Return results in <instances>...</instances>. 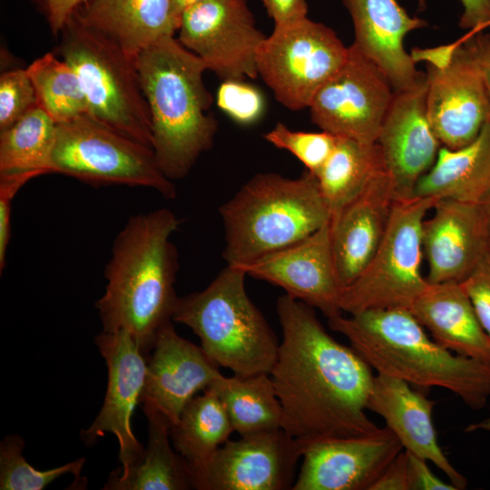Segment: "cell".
<instances>
[{"label":"cell","mask_w":490,"mask_h":490,"mask_svg":"<svg viewBox=\"0 0 490 490\" xmlns=\"http://www.w3.org/2000/svg\"><path fill=\"white\" fill-rule=\"evenodd\" d=\"M370 490H408L405 449L389 463Z\"/></svg>","instance_id":"b9f144b4"},{"label":"cell","mask_w":490,"mask_h":490,"mask_svg":"<svg viewBox=\"0 0 490 490\" xmlns=\"http://www.w3.org/2000/svg\"><path fill=\"white\" fill-rule=\"evenodd\" d=\"M34 84L37 106L56 123L88 114V101L81 80L64 60L48 53L26 68Z\"/></svg>","instance_id":"1f68e13d"},{"label":"cell","mask_w":490,"mask_h":490,"mask_svg":"<svg viewBox=\"0 0 490 490\" xmlns=\"http://www.w3.org/2000/svg\"><path fill=\"white\" fill-rule=\"evenodd\" d=\"M220 375V366L201 346L179 336L171 320L159 330L147 358L140 403L152 405L173 425L196 393Z\"/></svg>","instance_id":"ffe728a7"},{"label":"cell","mask_w":490,"mask_h":490,"mask_svg":"<svg viewBox=\"0 0 490 490\" xmlns=\"http://www.w3.org/2000/svg\"><path fill=\"white\" fill-rule=\"evenodd\" d=\"M180 223L166 208L131 216L113 242L105 290L95 303L103 331H127L146 358L179 299L178 251L171 236Z\"/></svg>","instance_id":"7a4b0ae2"},{"label":"cell","mask_w":490,"mask_h":490,"mask_svg":"<svg viewBox=\"0 0 490 490\" xmlns=\"http://www.w3.org/2000/svg\"><path fill=\"white\" fill-rule=\"evenodd\" d=\"M386 170L377 142L368 143L338 137L333 152L316 174L330 218Z\"/></svg>","instance_id":"83f0119b"},{"label":"cell","mask_w":490,"mask_h":490,"mask_svg":"<svg viewBox=\"0 0 490 490\" xmlns=\"http://www.w3.org/2000/svg\"><path fill=\"white\" fill-rule=\"evenodd\" d=\"M233 431L221 401L207 388L185 405L179 420L171 426V439L191 467H197L205 464Z\"/></svg>","instance_id":"f546056e"},{"label":"cell","mask_w":490,"mask_h":490,"mask_svg":"<svg viewBox=\"0 0 490 490\" xmlns=\"http://www.w3.org/2000/svg\"><path fill=\"white\" fill-rule=\"evenodd\" d=\"M436 401L416 391L407 382L383 374L374 376L367 408L386 421L403 448L435 464L457 490L466 478L449 462L439 446L432 420Z\"/></svg>","instance_id":"603a6c76"},{"label":"cell","mask_w":490,"mask_h":490,"mask_svg":"<svg viewBox=\"0 0 490 490\" xmlns=\"http://www.w3.org/2000/svg\"><path fill=\"white\" fill-rule=\"evenodd\" d=\"M275 25L292 23L307 16L306 0H261Z\"/></svg>","instance_id":"ab89813d"},{"label":"cell","mask_w":490,"mask_h":490,"mask_svg":"<svg viewBox=\"0 0 490 490\" xmlns=\"http://www.w3.org/2000/svg\"><path fill=\"white\" fill-rule=\"evenodd\" d=\"M475 315L490 338V258L488 256L460 282Z\"/></svg>","instance_id":"8d00e7d4"},{"label":"cell","mask_w":490,"mask_h":490,"mask_svg":"<svg viewBox=\"0 0 490 490\" xmlns=\"http://www.w3.org/2000/svg\"><path fill=\"white\" fill-rule=\"evenodd\" d=\"M397 200L387 171L330 218L333 257L345 289L369 263L388 227Z\"/></svg>","instance_id":"44dd1931"},{"label":"cell","mask_w":490,"mask_h":490,"mask_svg":"<svg viewBox=\"0 0 490 490\" xmlns=\"http://www.w3.org/2000/svg\"><path fill=\"white\" fill-rule=\"evenodd\" d=\"M95 344L107 366V388L99 414L81 436L92 446L106 433L114 435L119 444L120 468L126 470L142 459L145 450L132 431L131 418L143 389L147 358L125 330L102 331Z\"/></svg>","instance_id":"9a60e30c"},{"label":"cell","mask_w":490,"mask_h":490,"mask_svg":"<svg viewBox=\"0 0 490 490\" xmlns=\"http://www.w3.org/2000/svg\"><path fill=\"white\" fill-rule=\"evenodd\" d=\"M328 323L377 374L416 387L447 389L472 409L483 408L490 399V365L440 346L407 309L339 314Z\"/></svg>","instance_id":"3957f363"},{"label":"cell","mask_w":490,"mask_h":490,"mask_svg":"<svg viewBox=\"0 0 490 490\" xmlns=\"http://www.w3.org/2000/svg\"><path fill=\"white\" fill-rule=\"evenodd\" d=\"M227 265L240 267L295 243L330 220L317 176L254 175L219 209Z\"/></svg>","instance_id":"5b68a950"},{"label":"cell","mask_w":490,"mask_h":490,"mask_svg":"<svg viewBox=\"0 0 490 490\" xmlns=\"http://www.w3.org/2000/svg\"><path fill=\"white\" fill-rule=\"evenodd\" d=\"M437 199H397L387 232L375 255L342 293V312L402 308L410 309L428 286L422 275L423 222Z\"/></svg>","instance_id":"ba28073f"},{"label":"cell","mask_w":490,"mask_h":490,"mask_svg":"<svg viewBox=\"0 0 490 490\" xmlns=\"http://www.w3.org/2000/svg\"><path fill=\"white\" fill-rule=\"evenodd\" d=\"M300 443L303 461L292 490H370L404 449L387 426L368 436Z\"/></svg>","instance_id":"e0dca14e"},{"label":"cell","mask_w":490,"mask_h":490,"mask_svg":"<svg viewBox=\"0 0 490 490\" xmlns=\"http://www.w3.org/2000/svg\"><path fill=\"white\" fill-rule=\"evenodd\" d=\"M246 272L227 265L202 290L178 299L172 320L190 328L201 348L233 375L270 374L279 342L249 297Z\"/></svg>","instance_id":"8992f818"},{"label":"cell","mask_w":490,"mask_h":490,"mask_svg":"<svg viewBox=\"0 0 490 490\" xmlns=\"http://www.w3.org/2000/svg\"><path fill=\"white\" fill-rule=\"evenodd\" d=\"M57 123L39 106L0 131V175L53 173Z\"/></svg>","instance_id":"4dcf8cb0"},{"label":"cell","mask_w":490,"mask_h":490,"mask_svg":"<svg viewBox=\"0 0 490 490\" xmlns=\"http://www.w3.org/2000/svg\"><path fill=\"white\" fill-rule=\"evenodd\" d=\"M179 42L222 81L258 76L257 53L266 35L246 0H204L183 12Z\"/></svg>","instance_id":"4fadbf2b"},{"label":"cell","mask_w":490,"mask_h":490,"mask_svg":"<svg viewBox=\"0 0 490 490\" xmlns=\"http://www.w3.org/2000/svg\"><path fill=\"white\" fill-rule=\"evenodd\" d=\"M354 26L353 44L387 77L394 91L415 86L424 76L404 47L406 35L426 23L410 16L397 0H344Z\"/></svg>","instance_id":"7402d4cb"},{"label":"cell","mask_w":490,"mask_h":490,"mask_svg":"<svg viewBox=\"0 0 490 490\" xmlns=\"http://www.w3.org/2000/svg\"><path fill=\"white\" fill-rule=\"evenodd\" d=\"M409 310L440 346L490 365V338L460 282H428Z\"/></svg>","instance_id":"cb8c5ba5"},{"label":"cell","mask_w":490,"mask_h":490,"mask_svg":"<svg viewBox=\"0 0 490 490\" xmlns=\"http://www.w3.org/2000/svg\"><path fill=\"white\" fill-rule=\"evenodd\" d=\"M37 106L36 93L26 69H15L0 76V131Z\"/></svg>","instance_id":"e575fe53"},{"label":"cell","mask_w":490,"mask_h":490,"mask_svg":"<svg viewBox=\"0 0 490 490\" xmlns=\"http://www.w3.org/2000/svg\"><path fill=\"white\" fill-rule=\"evenodd\" d=\"M35 173H17L0 175V272L5 268L7 248L11 237L12 202L18 191Z\"/></svg>","instance_id":"74e56055"},{"label":"cell","mask_w":490,"mask_h":490,"mask_svg":"<svg viewBox=\"0 0 490 490\" xmlns=\"http://www.w3.org/2000/svg\"><path fill=\"white\" fill-rule=\"evenodd\" d=\"M24 440L19 436H6L0 444V489L1 490H42L53 481L66 474L79 477L84 458L64 466L37 470L27 463L22 451Z\"/></svg>","instance_id":"d6a6232c"},{"label":"cell","mask_w":490,"mask_h":490,"mask_svg":"<svg viewBox=\"0 0 490 490\" xmlns=\"http://www.w3.org/2000/svg\"><path fill=\"white\" fill-rule=\"evenodd\" d=\"M490 234V191L479 203Z\"/></svg>","instance_id":"7dc6e473"},{"label":"cell","mask_w":490,"mask_h":490,"mask_svg":"<svg viewBox=\"0 0 490 490\" xmlns=\"http://www.w3.org/2000/svg\"><path fill=\"white\" fill-rule=\"evenodd\" d=\"M216 100L219 108L240 124L257 122L265 109V101L260 90L244 80L222 81Z\"/></svg>","instance_id":"d590c367"},{"label":"cell","mask_w":490,"mask_h":490,"mask_svg":"<svg viewBox=\"0 0 490 490\" xmlns=\"http://www.w3.org/2000/svg\"><path fill=\"white\" fill-rule=\"evenodd\" d=\"M208 388L218 396L240 436L282 429L281 407L270 374H221Z\"/></svg>","instance_id":"f1b7e54d"},{"label":"cell","mask_w":490,"mask_h":490,"mask_svg":"<svg viewBox=\"0 0 490 490\" xmlns=\"http://www.w3.org/2000/svg\"><path fill=\"white\" fill-rule=\"evenodd\" d=\"M53 173L95 185L145 187L167 199L176 197L172 181L162 172L153 150L89 114L57 123Z\"/></svg>","instance_id":"9c48e42d"},{"label":"cell","mask_w":490,"mask_h":490,"mask_svg":"<svg viewBox=\"0 0 490 490\" xmlns=\"http://www.w3.org/2000/svg\"><path fill=\"white\" fill-rule=\"evenodd\" d=\"M135 64L157 162L169 180H181L212 147L218 130L215 118L206 113L213 101L203 82L207 67L173 36L141 51Z\"/></svg>","instance_id":"277c9868"},{"label":"cell","mask_w":490,"mask_h":490,"mask_svg":"<svg viewBox=\"0 0 490 490\" xmlns=\"http://www.w3.org/2000/svg\"><path fill=\"white\" fill-rule=\"evenodd\" d=\"M463 12L459 25L472 34L490 26V0H460Z\"/></svg>","instance_id":"60d3db41"},{"label":"cell","mask_w":490,"mask_h":490,"mask_svg":"<svg viewBox=\"0 0 490 490\" xmlns=\"http://www.w3.org/2000/svg\"><path fill=\"white\" fill-rule=\"evenodd\" d=\"M60 53L78 74L88 114L152 149V121L135 58L74 13L62 31Z\"/></svg>","instance_id":"52a82bcc"},{"label":"cell","mask_w":490,"mask_h":490,"mask_svg":"<svg viewBox=\"0 0 490 490\" xmlns=\"http://www.w3.org/2000/svg\"><path fill=\"white\" fill-rule=\"evenodd\" d=\"M301 443L283 429L228 440L203 465L191 467L198 490H289Z\"/></svg>","instance_id":"5bb4252c"},{"label":"cell","mask_w":490,"mask_h":490,"mask_svg":"<svg viewBox=\"0 0 490 490\" xmlns=\"http://www.w3.org/2000/svg\"><path fill=\"white\" fill-rule=\"evenodd\" d=\"M478 431L490 432V416L472 424H469L466 428L465 432L473 433Z\"/></svg>","instance_id":"bcb514c9"},{"label":"cell","mask_w":490,"mask_h":490,"mask_svg":"<svg viewBox=\"0 0 490 490\" xmlns=\"http://www.w3.org/2000/svg\"><path fill=\"white\" fill-rule=\"evenodd\" d=\"M204 0H172L173 17L178 24H180L181 16L185 10L192 5L201 3Z\"/></svg>","instance_id":"f6af8a7d"},{"label":"cell","mask_w":490,"mask_h":490,"mask_svg":"<svg viewBox=\"0 0 490 490\" xmlns=\"http://www.w3.org/2000/svg\"><path fill=\"white\" fill-rule=\"evenodd\" d=\"M410 54L426 64L427 116L441 145L458 149L473 142L490 122V103L481 69L463 39Z\"/></svg>","instance_id":"8fae6325"},{"label":"cell","mask_w":490,"mask_h":490,"mask_svg":"<svg viewBox=\"0 0 490 490\" xmlns=\"http://www.w3.org/2000/svg\"><path fill=\"white\" fill-rule=\"evenodd\" d=\"M89 0H44L52 31L57 34L64 28L71 16Z\"/></svg>","instance_id":"ee69618b"},{"label":"cell","mask_w":490,"mask_h":490,"mask_svg":"<svg viewBox=\"0 0 490 490\" xmlns=\"http://www.w3.org/2000/svg\"><path fill=\"white\" fill-rule=\"evenodd\" d=\"M397 199L413 197L419 179L442 146L428 120L426 74L413 87L395 91L377 140Z\"/></svg>","instance_id":"ac0fdd59"},{"label":"cell","mask_w":490,"mask_h":490,"mask_svg":"<svg viewBox=\"0 0 490 490\" xmlns=\"http://www.w3.org/2000/svg\"><path fill=\"white\" fill-rule=\"evenodd\" d=\"M405 451L408 490H457L453 484L437 477L429 468L427 460Z\"/></svg>","instance_id":"f35d334b"},{"label":"cell","mask_w":490,"mask_h":490,"mask_svg":"<svg viewBox=\"0 0 490 490\" xmlns=\"http://www.w3.org/2000/svg\"><path fill=\"white\" fill-rule=\"evenodd\" d=\"M422 227L429 283L462 282L489 254L490 234L479 204L439 199Z\"/></svg>","instance_id":"d6986e66"},{"label":"cell","mask_w":490,"mask_h":490,"mask_svg":"<svg viewBox=\"0 0 490 490\" xmlns=\"http://www.w3.org/2000/svg\"><path fill=\"white\" fill-rule=\"evenodd\" d=\"M490 191V122L470 143L441 146L432 167L417 181L413 196L479 204Z\"/></svg>","instance_id":"484cf974"},{"label":"cell","mask_w":490,"mask_h":490,"mask_svg":"<svg viewBox=\"0 0 490 490\" xmlns=\"http://www.w3.org/2000/svg\"><path fill=\"white\" fill-rule=\"evenodd\" d=\"M75 14L133 58L178 31L172 0H89Z\"/></svg>","instance_id":"d4e9b609"},{"label":"cell","mask_w":490,"mask_h":490,"mask_svg":"<svg viewBox=\"0 0 490 490\" xmlns=\"http://www.w3.org/2000/svg\"><path fill=\"white\" fill-rule=\"evenodd\" d=\"M462 39L481 69L490 103V34L469 33Z\"/></svg>","instance_id":"7bdbcfd3"},{"label":"cell","mask_w":490,"mask_h":490,"mask_svg":"<svg viewBox=\"0 0 490 490\" xmlns=\"http://www.w3.org/2000/svg\"><path fill=\"white\" fill-rule=\"evenodd\" d=\"M348 53L331 28L305 17L274 25L257 53L258 76L284 107L302 110L341 67Z\"/></svg>","instance_id":"30bf717a"},{"label":"cell","mask_w":490,"mask_h":490,"mask_svg":"<svg viewBox=\"0 0 490 490\" xmlns=\"http://www.w3.org/2000/svg\"><path fill=\"white\" fill-rule=\"evenodd\" d=\"M148 442L142 459L126 470L111 472L104 490H187L192 487L190 464L171 446V422L155 407L142 404Z\"/></svg>","instance_id":"4316f807"},{"label":"cell","mask_w":490,"mask_h":490,"mask_svg":"<svg viewBox=\"0 0 490 490\" xmlns=\"http://www.w3.org/2000/svg\"><path fill=\"white\" fill-rule=\"evenodd\" d=\"M238 268L247 276L282 288L288 296L318 309L328 318L342 313L344 288L335 265L329 222L295 243Z\"/></svg>","instance_id":"2e32d148"},{"label":"cell","mask_w":490,"mask_h":490,"mask_svg":"<svg viewBox=\"0 0 490 490\" xmlns=\"http://www.w3.org/2000/svg\"><path fill=\"white\" fill-rule=\"evenodd\" d=\"M276 309L282 339L270 375L281 428L303 443L380 430L367 415L372 368L326 331L312 307L285 294Z\"/></svg>","instance_id":"6da1fadb"},{"label":"cell","mask_w":490,"mask_h":490,"mask_svg":"<svg viewBox=\"0 0 490 490\" xmlns=\"http://www.w3.org/2000/svg\"><path fill=\"white\" fill-rule=\"evenodd\" d=\"M263 137L276 148L289 152L315 175L330 156L338 140L325 131H293L282 122H278Z\"/></svg>","instance_id":"836d02e7"},{"label":"cell","mask_w":490,"mask_h":490,"mask_svg":"<svg viewBox=\"0 0 490 490\" xmlns=\"http://www.w3.org/2000/svg\"><path fill=\"white\" fill-rule=\"evenodd\" d=\"M394 92L386 74L352 44L344 64L314 96L310 117L337 137L376 142Z\"/></svg>","instance_id":"7c38bea8"},{"label":"cell","mask_w":490,"mask_h":490,"mask_svg":"<svg viewBox=\"0 0 490 490\" xmlns=\"http://www.w3.org/2000/svg\"><path fill=\"white\" fill-rule=\"evenodd\" d=\"M489 258H490V250H489Z\"/></svg>","instance_id":"c3c4849f"}]
</instances>
